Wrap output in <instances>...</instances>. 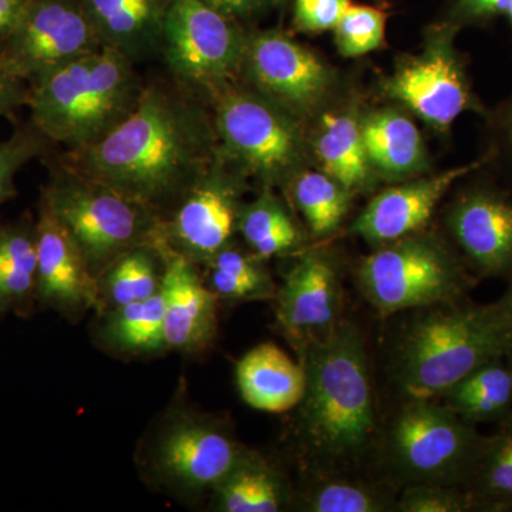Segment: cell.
<instances>
[{"mask_svg": "<svg viewBox=\"0 0 512 512\" xmlns=\"http://www.w3.org/2000/svg\"><path fill=\"white\" fill-rule=\"evenodd\" d=\"M207 113L183 94L144 87L137 106L107 136L72 151L70 167L167 220L220 158Z\"/></svg>", "mask_w": 512, "mask_h": 512, "instance_id": "1", "label": "cell"}, {"mask_svg": "<svg viewBox=\"0 0 512 512\" xmlns=\"http://www.w3.org/2000/svg\"><path fill=\"white\" fill-rule=\"evenodd\" d=\"M306 386L296 436L306 464L319 473L365 460L377 439L369 357L360 330L342 320L336 332L299 356Z\"/></svg>", "mask_w": 512, "mask_h": 512, "instance_id": "2", "label": "cell"}, {"mask_svg": "<svg viewBox=\"0 0 512 512\" xmlns=\"http://www.w3.org/2000/svg\"><path fill=\"white\" fill-rule=\"evenodd\" d=\"M420 311L394 350V377L409 400H439L468 373L504 357L512 343L497 303L464 299Z\"/></svg>", "mask_w": 512, "mask_h": 512, "instance_id": "3", "label": "cell"}, {"mask_svg": "<svg viewBox=\"0 0 512 512\" xmlns=\"http://www.w3.org/2000/svg\"><path fill=\"white\" fill-rule=\"evenodd\" d=\"M133 60L101 47L39 77L29 96L33 123L70 151L97 143L126 120L144 86Z\"/></svg>", "mask_w": 512, "mask_h": 512, "instance_id": "4", "label": "cell"}, {"mask_svg": "<svg viewBox=\"0 0 512 512\" xmlns=\"http://www.w3.org/2000/svg\"><path fill=\"white\" fill-rule=\"evenodd\" d=\"M247 448L227 419L180 399L148 427L137 447V470L148 487L194 505L210 500Z\"/></svg>", "mask_w": 512, "mask_h": 512, "instance_id": "5", "label": "cell"}, {"mask_svg": "<svg viewBox=\"0 0 512 512\" xmlns=\"http://www.w3.org/2000/svg\"><path fill=\"white\" fill-rule=\"evenodd\" d=\"M40 207L59 222L96 279L130 249L163 241L158 215L70 165L53 175Z\"/></svg>", "mask_w": 512, "mask_h": 512, "instance_id": "6", "label": "cell"}, {"mask_svg": "<svg viewBox=\"0 0 512 512\" xmlns=\"http://www.w3.org/2000/svg\"><path fill=\"white\" fill-rule=\"evenodd\" d=\"M360 291L380 315L466 299L473 278L439 239L412 234L382 245L357 271Z\"/></svg>", "mask_w": 512, "mask_h": 512, "instance_id": "7", "label": "cell"}, {"mask_svg": "<svg viewBox=\"0 0 512 512\" xmlns=\"http://www.w3.org/2000/svg\"><path fill=\"white\" fill-rule=\"evenodd\" d=\"M485 437L439 400H409L394 417L387 453L409 484L466 485Z\"/></svg>", "mask_w": 512, "mask_h": 512, "instance_id": "8", "label": "cell"}, {"mask_svg": "<svg viewBox=\"0 0 512 512\" xmlns=\"http://www.w3.org/2000/svg\"><path fill=\"white\" fill-rule=\"evenodd\" d=\"M247 46V37L232 19L204 0L171 3L161 52L181 82L221 92L245 63Z\"/></svg>", "mask_w": 512, "mask_h": 512, "instance_id": "9", "label": "cell"}, {"mask_svg": "<svg viewBox=\"0 0 512 512\" xmlns=\"http://www.w3.org/2000/svg\"><path fill=\"white\" fill-rule=\"evenodd\" d=\"M215 130L222 148L245 170L268 184L284 181L301 158V138L274 100L221 92Z\"/></svg>", "mask_w": 512, "mask_h": 512, "instance_id": "10", "label": "cell"}, {"mask_svg": "<svg viewBox=\"0 0 512 512\" xmlns=\"http://www.w3.org/2000/svg\"><path fill=\"white\" fill-rule=\"evenodd\" d=\"M101 47L82 0H28L0 57L36 82Z\"/></svg>", "mask_w": 512, "mask_h": 512, "instance_id": "11", "label": "cell"}, {"mask_svg": "<svg viewBox=\"0 0 512 512\" xmlns=\"http://www.w3.org/2000/svg\"><path fill=\"white\" fill-rule=\"evenodd\" d=\"M276 323L301 356L329 339L342 323L343 288L329 255L306 252L295 262L276 293Z\"/></svg>", "mask_w": 512, "mask_h": 512, "instance_id": "12", "label": "cell"}, {"mask_svg": "<svg viewBox=\"0 0 512 512\" xmlns=\"http://www.w3.org/2000/svg\"><path fill=\"white\" fill-rule=\"evenodd\" d=\"M220 163L218 158L161 228L164 244L198 266L231 244L238 231L241 184Z\"/></svg>", "mask_w": 512, "mask_h": 512, "instance_id": "13", "label": "cell"}, {"mask_svg": "<svg viewBox=\"0 0 512 512\" xmlns=\"http://www.w3.org/2000/svg\"><path fill=\"white\" fill-rule=\"evenodd\" d=\"M454 32L453 26L441 29L424 55L404 63L386 83L387 96L402 101L443 130L464 111L478 107L451 43Z\"/></svg>", "mask_w": 512, "mask_h": 512, "instance_id": "14", "label": "cell"}, {"mask_svg": "<svg viewBox=\"0 0 512 512\" xmlns=\"http://www.w3.org/2000/svg\"><path fill=\"white\" fill-rule=\"evenodd\" d=\"M36 301L70 322L99 311L97 279L72 239L43 207L36 222Z\"/></svg>", "mask_w": 512, "mask_h": 512, "instance_id": "15", "label": "cell"}, {"mask_svg": "<svg viewBox=\"0 0 512 512\" xmlns=\"http://www.w3.org/2000/svg\"><path fill=\"white\" fill-rule=\"evenodd\" d=\"M200 266L165 245L164 336L168 352L197 357L214 345L220 299L205 284Z\"/></svg>", "mask_w": 512, "mask_h": 512, "instance_id": "16", "label": "cell"}, {"mask_svg": "<svg viewBox=\"0 0 512 512\" xmlns=\"http://www.w3.org/2000/svg\"><path fill=\"white\" fill-rule=\"evenodd\" d=\"M448 227L468 265L481 276H512V195L491 187L464 192Z\"/></svg>", "mask_w": 512, "mask_h": 512, "instance_id": "17", "label": "cell"}, {"mask_svg": "<svg viewBox=\"0 0 512 512\" xmlns=\"http://www.w3.org/2000/svg\"><path fill=\"white\" fill-rule=\"evenodd\" d=\"M249 72L272 100L292 109H308L325 94L329 72L318 57L279 32L248 39Z\"/></svg>", "mask_w": 512, "mask_h": 512, "instance_id": "18", "label": "cell"}, {"mask_svg": "<svg viewBox=\"0 0 512 512\" xmlns=\"http://www.w3.org/2000/svg\"><path fill=\"white\" fill-rule=\"evenodd\" d=\"M485 165L484 157L413 183L380 192L359 215L352 232L372 244H390L419 232L451 185Z\"/></svg>", "mask_w": 512, "mask_h": 512, "instance_id": "19", "label": "cell"}, {"mask_svg": "<svg viewBox=\"0 0 512 512\" xmlns=\"http://www.w3.org/2000/svg\"><path fill=\"white\" fill-rule=\"evenodd\" d=\"M173 0H82L101 46L134 63L163 50L164 23Z\"/></svg>", "mask_w": 512, "mask_h": 512, "instance_id": "20", "label": "cell"}, {"mask_svg": "<svg viewBox=\"0 0 512 512\" xmlns=\"http://www.w3.org/2000/svg\"><path fill=\"white\" fill-rule=\"evenodd\" d=\"M235 377L242 400L261 412H291L305 393L302 363L271 342L261 343L242 356Z\"/></svg>", "mask_w": 512, "mask_h": 512, "instance_id": "21", "label": "cell"}, {"mask_svg": "<svg viewBox=\"0 0 512 512\" xmlns=\"http://www.w3.org/2000/svg\"><path fill=\"white\" fill-rule=\"evenodd\" d=\"M291 503V488L282 471L251 448L210 495L211 510L218 512H279Z\"/></svg>", "mask_w": 512, "mask_h": 512, "instance_id": "22", "label": "cell"}, {"mask_svg": "<svg viewBox=\"0 0 512 512\" xmlns=\"http://www.w3.org/2000/svg\"><path fill=\"white\" fill-rule=\"evenodd\" d=\"M96 325L97 345L111 356L147 359L168 352L161 291L144 301L100 313Z\"/></svg>", "mask_w": 512, "mask_h": 512, "instance_id": "23", "label": "cell"}, {"mask_svg": "<svg viewBox=\"0 0 512 512\" xmlns=\"http://www.w3.org/2000/svg\"><path fill=\"white\" fill-rule=\"evenodd\" d=\"M165 244H144L119 256L97 278L100 313L144 301L163 288Z\"/></svg>", "mask_w": 512, "mask_h": 512, "instance_id": "24", "label": "cell"}, {"mask_svg": "<svg viewBox=\"0 0 512 512\" xmlns=\"http://www.w3.org/2000/svg\"><path fill=\"white\" fill-rule=\"evenodd\" d=\"M36 301V224L0 228V318H29Z\"/></svg>", "mask_w": 512, "mask_h": 512, "instance_id": "25", "label": "cell"}, {"mask_svg": "<svg viewBox=\"0 0 512 512\" xmlns=\"http://www.w3.org/2000/svg\"><path fill=\"white\" fill-rule=\"evenodd\" d=\"M439 400L474 426L508 419L512 414V379L504 357L468 373Z\"/></svg>", "mask_w": 512, "mask_h": 512, "instance_id": "26", "label": "cell"}, {"mask_svg": "<svg viewBox=\"0 0 512 512\" xmlns=\"http://www.w3.org/2000/svg\"><path fill=\"white\" fill-rule=\"evenodd\" d=\"M367 158L382 173L400 177L413 173L423 160V140L412 120L396 111L372 114L362 124Z\"/></svg>", "mask_w": 512, "mask_h": 512, "instance_id": "27", "label": "cell"}, {"mask_svg": "<svg viewBox=\"0 0 512 512\" xmlns=\"http://www.w3.org/2000/svg\"><path fill=\"white\" fill-rule=\"evenodd\" d=\"M316 153L323 171L349 192L366 187L370 178L362 126L350 114H325Z\"/></svg>", "mask_w": 512, "mask_h": 512, "instance_id": "28", "label": "cell"}, {"mask_svg": "<svg viewBox=\"0 0 512 512\" xmlns=\"http://www.w3.org/2000/svg\"><path fill=\"white\" fill-rule=\"evenodd\" d=\"M264 262L231 242L204 265L205 284L220 302L275 301L278 286Z\"/></svg>", "mask_w": 512, "mask_h": 512, "instance_id": "29", "label": "cell"}, {"mask_svg": "<svg viewBox=\"0 0 512 512\" xmlns=\"http://www.w3.org/2000/svg\"><path fill=\"white\" fill-rule=\"evenodd\" d=\"M503 426L485 437L480 456L464 490L474 510H512V414Z\"/></svg>", "mask_w": 512, "mask_h": 512, "instance_id": "30", "label": "cell"}, {"mask_svg": "<svg viewBox=\"0 0 512 512\" xmlns=\"http://www.w3.org/2000/svg\"><path fill=\"white\" fill-rule=\"evenodd\" d=\"M238 231L252 254L265 261L292 254L302 244L301 229L285 205L269 190L262 192L251 204L242 205Z\"/></svg>", "mask_w": 512, "mask_h": 512, "instance_id": "31", "label": "cell"}, {"mask_svg": "<svg viewBox=\"0 0 512 512\" xmlns=\"http://www.w3.org/2000/svg\"><path fill=\"white\" fill-rule=\"evenodd\" d=\"M392 493L365 481L323 474L301 495L308 512H384L396 510Z\"/></svg>", "mask_w": 512, "mask_h": 512, "instance_id": "32", "label": "cell"}, {"mask_svg": "<svg viewBox=\"0 0 512 512\" xmlns=\"http://www.w3.org/2000/svg\"><path fill=\"white\" fill-rule=\"evenodd\" d=\"M291 192L316 237L332 234L348 212L350 192L326 173L306 171L298 175Z\"/></svg>", "mask_w": 512, "mask_h": 512, "instance_id": "33", "label": "cell"}, {"mask_svg": "<svg viewBox=\"0 0 512 512\" xmlns=\"http://www.w3.org/2000/svg\"><path fill=\"white\" fill-rule=\"evenodd\" d=\"M386 15L372 6L350 5L336 25V45L343 56L356 57L379 49L384 42Z\"/></svg>", "mask_w": 512, "mask_h": 512, "instance_id": "34", "label": "cell"}, {"mask_svg": "<svg viewBox=\"0 0 512 512\" xmlns=\"http://www.w3.org/2000/svg\"><path fill=\"white\" fill-rule=\"evenodd\" d=\"M473 501L458 485L416 483L407 484L397 498L400 512H464L473 511Z\"/></svg>", "mask_w": 512, "mask_h": 512, "instance_id": "35", "label": "cell"}, {"mask_svg": "<svg viewBox=\"0 0 512 512\" xmlns=\"http://www.w3.org/2000/svg\"><path fill=\"white\" fill-rule=\"evenodd\" d=\"M42 136L40 131H19L0 143V204L15 194V177L20 168L42 153Z\"/></svg>", "mask_w": 512, "mask_h": 512, "instance_id": "36", "label": "cell"}, {"mask_svg": "<svg viewBox=\"0 0 512 512\" xmlns=\"http://www.w3.org/2000/svg\"><path fill=\"white\" fill-rule=\"evenodd\" d=\"M350 5V0H295L293 19L303 32H326L336 28Z\"/></svg>", "mask_w": 512, "mask_h": 512, "instance_id": "37", "label": "cell"}, {"mask_svg": "<svg viewBox=\"0 0 512 512\" xmlns=\"http://www.w3.org/2000/svg\"><path fill=\"white\" fill-rule=\"evenodd\" d=\"M23 80L25 77L12 64L0 57V117L29 101Z\"/></svg>", "mask_w": 512, "mask_h": 512, "instance_id": "38", "label": "cell"}, {"mask_svg": "<svg viewBox=\"0 0 512 512\" xmlns=\"http://www.w3.org/2000/svg\"><path fill=\"white\" fill-rule=\"evenodd\" d=\"M508 0H457L454 18L461 22L485 23L504 15Z\"/></svg>", "mask_w": 512, "mask_h": 512, "instance_id": "39", "label": "cell"}, {"mask_svg": "<svg viewBox=\"0 0 512 512\" xmlns=\"http://www.w3.org/2000/svg\"><path fill=\"white\" fill-rule=\"evenodd\" d=\"M208 6L229 19L248 18L259 10L265 9L275 0H204Z\"/></svg>", "mask_w": 512, "mask_h": 512, "instance_id": "40", "label": "cell"}, {"mask_svg": "<svg viewBox=\"0 0 512 512\" xmlns=\"http://www.w3.org/2000/svg\"><path fill=\"white\" fill-rule=\"evenodd\" d=\"M28 0H0V39H8Z\"/></svg>", "mask_w": 512, "mask_h": 512, "instance_id": "41", "label": "cell"}, {"mask_svg": "<svg viewBox=\"0 0 512 512\" xmlns=\"http://www.w3.org/2000/svg\"><path fill=\"white\" fill-rule=\"evenodd\" d=\"M498 128L503 130L505 147H507V150L510 151L512 156V104L508 107V110L505 111L503 120L498 124Z\"/></svg>", "mask_w": 512, "mask_h": 512, "instance_id": "42", "label": "cell"}, {"mask_svg": "<svg viewBox=\"0 0 512 512\" xmlns=\"http://www.w3.org/2000/svg\"><path fill=\"white\" fill-rule=\"evenodd\" d=\"M497 303L498 308H500L501 313H503L504 318L507 319L508 325L512 328V276H511V284L508 286L507 292L500 301Z\"/></svg>", "mask_w": 512, "mask_h": 512, "instance_id": "43", "label": "cell"}, {"mask_svg": "<svg viewBox=\"0 0 512 512\" xmlns=\"http://www.w3.org/2000/svg\"><path fill=\"white\" fill-rule=\"evenodd\" d=\"M504 359L505 363H507L508 370H510V375L512 379V343L510 345V348H508L507 353H505Z\"/></svg>", "mask_w": 512, "mask_h": 512, "instance_id": "44", "label": "cell"}, {"mask_svg": "<svg viewBox=\"0 0 512 512\" xmlns=\"http://www.w3.org/2000/svg\"><path fill=\"white\" fill-rule=\"evenodd\" d=\"M504 15L508 16V19H510L512 25V0H508L507 6H505Z\"/></svg>", "mask_w": 512, "mask_h": 512, "instance_id": "45", "label": "cell"}, {"mask_svg": "<svg viewBox=\"0 0 512 512\" xmlns=\"http://www.w3.org/2000/svg\"><path fill=\"white\" fill-rule=\"evenodd\" d=\"M275 2H282V0H275Z\"/></svg>", "mask_w": 512, "mask_h": 512, "instance_id": "46", "label": "cell"}, {"mask_svg": "<svg viewBox=\"0 0 512 512\" xmlns=\"http://www.w3.org/2000/svg\"><path fill=\"white\" fill-rule=\"evenodd\" d=\"M0 43H2V39H0Z\"/></svg>", "mask_w": 512, "mask_h": 512, "instance_id": "47", "label": "cell"}]
</instances>
